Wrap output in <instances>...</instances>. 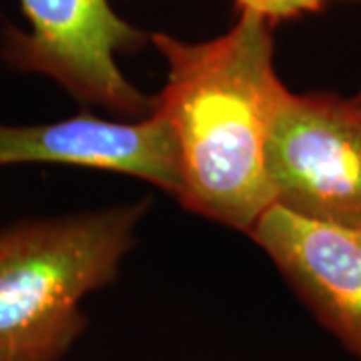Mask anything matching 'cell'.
<instances>
[{
  "label": "cell",
  "mask_w": 361,
  "mask_h": 361,
  "mask_svg": "<svg viewBox=\"0 0 361 361\" xmlns=\"http://www.w3.org/2000/svg\"><path fill=\"white\" fill-rule=\"evenodd\" d=\"M351 103H353V106L357 109V113L361 115V89H360V92L355 94V97H351Z\"/></svg>",
  "instance_id": "9"
},
{
  "label": "cell",
  "mask_w": 361,
  "mask_h": 361,
  "mask_svg": "<svg viewBox=\"0 0 361 361\" xmlns=\"http://www.w3.org/2000/svg\"><path fill=\"white\" fill-rule=\"evenodd\" d=\"M71 165L149 180L177 201L183 193L173 130L155 109L139 121H106L82 113L47 125L0 123V167Z\"/></svg>",
  "instance_id": "5"
},
{
  "label": "cell",
  "mask_w": 361,
  "mask_h": 361,
  "mask_svg": "<svg viewBox=\"0 0 361 361\" xmlns=\"http://www.w3.org/2000/svg\"><path fill=\"white\" fill-rule=\"evenodd\" d=\"M334 2H357V0H235L239 13L257 14L269 25L281 20H295L305 14L322 13Z\"/></svg>",
  "instance_id": "7"
},
{
  "label": "cell",
  "mask_w": 361,
  "mask_h": 361,
  "mask_svg": "<svg viewBox=\"0 0 361 361\" xmlns=\"http://www.w3.org/2000/svg\"><path fill=\"white\" fill-rule=\"evenodd\" d=\"M149 201L0 229V351L63 361L87 327L82 299L111 283Z\"/></svg>",
  "instance_id": "2"
},
{
  "label": "cell",
  "mask_w": 361,
  "mask_h": 361,
  "mask_svg": "<svg viewBox=\"0 0 361 361\" xmlns=\"http://www.w3.org/2000/svg\"><path fill=\"white\" fill-rule=\"evenodd\" d=\"M247 235L317 322L361 360V227L307 219L271 205Z\"/></svg>",
  "instance_id": "6"
},
{
  "label": "cell",
  "mask_w": 361,
  "mask_h": 361,
  "mask_svg": "<svg viewBox=\"0 0 361 361\" xmlns=\"http://www.w3.org/2000/svg\"><path fill=\"white\" fill-rule=\"evenodd\" d=\"M279 205L307 219L361 227V115L334 92H281L265 147Z\"/></svg>",
  "instance_id": "4"
},
{
  "label": "cell",
  "mask_w": 361,
  "mask_h": 361,
  "mask_svg": "<svg viewBox=\"0 0 361 361\" xmlns=\"http://www.w3.org/2000/svg\"><path fill=\"white\" fill-rule=\"evenodd\" d=\"M271 26L239 13L231 30L205 42L149 35L167 63L157 111L177 142L179 203L245 233L273 205L265 147L285 85L273 65Z\"/></svg>",
  "instance_id": "1"
},
{
  "label": "cell",
  "mask_w": 361,
  "mask_h": 361,
  "mask_svg": "<svg viewBox=\"0 0 361 361\" xmlns=\"http://www.w3.org/2000/svg\"><path fill=\"white\" fill-rule=\"evenodd\" d=\"M0 361H44V360H32V357H23V355H13V353H4V351H0Z\"/></svg>",
  "instance_id": "8"
},
{
  "label": "cell",
  "mask_w": 361,
  "mask_h": 361,
  "mask_svg": "<svg viewBox=\"0 0 361 361\" xmlns=\"http://www.w3.org/2000/svg\"><path fill=\"white\" fill-rule=\"evenodd\" d=\"M28 30L6 26L0 56L16 71L59 82L77 101L129 121L155 113L149 97L118 68V54L141 51L147 35L123 20L111 0H18Z\"/></svg>",
  "instance_id": "3"
}]
</instances>
